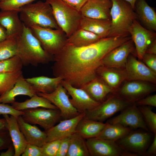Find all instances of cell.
Masks as SVG:
<instances>
[{"mask_svg":"<svg viewBox=\"0 0 156 156\" xmlns=\"http://www.w3.org/2000/svg\"><path fill=\"white\" fill-rule=\"evenodd\" d=\"M126 41L125 37L116 36L102 38L83 47L67 43L53 57V74L74 87L80 88L96 77L97 70L105 56Z\"/></svg>","mask_w":156,"mask_h":156,"instance_id":"obj_1","label":"cell"},{"mask_svg":"<svg viewBox=\"0 0 156 156\" xmlns=\"http://www.w3.org/2000/svg\"><path fill=\"white\" fill-rule=\"evenodd\" d=\"M17 55L23 65L37 66L47 63L53 57L43 48L40 42L30 29L24 25L21 35L17 39Z\"/></svg>","mask_w":156,"mask_h":156,"instance_id":"obj_2","label":"cell"},{"mask_svg":"<svg viewBox=\"0 0 156 156\" xmlns=\"http://www.w3.org/2000/svg\"><path fill=\"white\" fill-rule=\"evenodd\" d=\"M21 20L30 28L34 26L53 29H60L54 18L52 8L46 1L30 3L21 8Z\"/></svg>","mask_w":156,"mask_h":156,"instance_id":"obj_3","label":"cell"},{"mask_svg":"<svg viewBox=\"0 0 156 156\" xmlns=\"http://www.w3.org/2000/svg\"><path fill=\"white\" fill-rule=\"evenodd\" d=\"M111 1V25L108 37L130 36L131 26L138 18L135 10L129 3L125 0Z\"/></svg>","mask_w":156,"mask_h":156,"instance_id":"obj_4","label":"cell"},{"mask_svg":"<svg viewBox=\"0 0 156 156\" xmlns=\"http://www.w3.org/2000/svg\"><path fill=\"white\" fill-rule=\"evenodd\" d=\"M51 6L57 24L67 38L80 27L82 16L79 11L63 0H46Z\"/></svg>","mask_w":156,"mask_h":156,"instance_id":"obj_5","label":"cell"},{"mask_svg":"<svg viewBox=\"0 0 156 156\" xmlns=\"http://www.w3.org/2000/svg\"><path fill=\"white\" fill-rule=\"evenodd\" d=\"M44 50L53 57L67 44V37L61 29L34 26L29 28Z\"/></svg>","mask_w":156,"mask_h":156,"instance_id":"obj_6","label":"cell"},{"mask_svg":"<svg viewBox=\"0 0 156 156\" xmlns=\"http://www.w3.org/2000/svg\"><path fill=\"white\" fill-rule=\"evenodd\" d=\"M131 104L114 92L96 107L86 112L84 117L103 122Z\"/></svg>","mask_w":156,"mask_h":156,"instance_id":"obj_7","label":"cell"},{"mask_svg":"<svg viewBox=\"0 0 156 156\" xmlns=\"http://www.w3.org/2000/svg\"><path fill=\"white\" fill-rule=\"evenodd\" d=\"M152 134L144 130L133 131L116 142L124 150L135 156H145L152 140Z\"/></svg>","mask_w":156,"mask_h":156,"instance_id":"obj_8","label":"cell"},{"mask_svg":"<svg viewBox=\"0 0 156 156\" xmlns=\"http://www.w3.org/2000/svg\"><path fill=\"white\" fill-rule=\"evenodd\" d=\"M23 118L26 122L32 125H38L46 131L55 125L61 118L58 109L39 107L22 111Z\"/></svg>","mask_w":156,"mask_h":156,"instance_id":"obj_9","label":"cell"},{"mask_svg":"<svg viewBox=\"0 0 156 156\" xmlns=\"http://www.w3.org/2000/svg\"><path fill=\"white\" fill-rule=\"evenodd\" d=\"M86 143L90 156H135L116 141L96 137L86 139Z\"/></svg>","mask_w":156,"mask_h":156,"instance_id":"obj_10","label":"cell"},{"mask_svg":"<svg viewBox=\"0 0 156 156\" xmlns=\"http://www.w3.org/2000/svg\"><path fill=\"white\" fill-rule=\"evenodd\" d=\"M37 94L48 99L56 106L60 110L63 120L73 118L80 113L71 103L67 90L61 83L51 93L38 92Z\"/></svg>","mask_w":156,"mask_h":156,"instance_id":"obj_11","label":"cell"},{"mask_svg":"<svg viewBox=\"0 0 156 156\" xmlns=\"http://www.w3.org/2000/svg\"><path fill=\"white\" fill-rule=\"evenodd\" d=\"M107 122L118 124L132 130L139 129L149 131L138 106L134 103L121 111L117 116L109 119Z\"/></svg>","mask_w":156,"mask_h":156,"instance_id":"obj_12","label":"cell"},{"mask_svg":"<svg viewBox=\"0 0 156 156\" xmlns=\"http://www.w3.org/2000/svg\"><path fill=\"white\" fill-rule=\"evenodd\" d=\"M153 84L140 81H130L126 82L118 92H116L131 104L155 91Z\"/></svg>","mask_w":156,"mask_h":156,"instance_id":"obj_13","label":"cell"},{"mask_svg":"<svg viewBox=\"0 0 156 156\" xmlns=\"http://www.w3.org/2000/svg\"><path fill=\"white\" fill-rule=\"evenodd\" d=\"M131 54L128 57L125 68L127 80L140 81L155 84L156 73Z\"/></svg>","mask_w":156,"mask_h":156,"instance_id":"obj_14","label":"cell"},{"mask_svg":"<svg viewBox=\"0 0 156 156\" xmlns=\"http://www.w3.org/2000/svg\"><path fill=\"white\" fill-rule=\"evenodd\" d=\"M138 59L141 60L149 45L156 39V33L142 26L137 20L133 22L129 31Z\"/></svg>","mask_w":156,"mask_h":156,"instance_id":"obj_15","label":"cell"},{"mask_svg":"<svg viewBox=\"0 0 156 156\" xmlns=\"http://www.w3.org/2000/svg\"><path fill=\"white\" fill-rule=\"evenodd\" d=\"M135 50L134 43L131 39L107 53L102 60L101 66L125 68L129 55Z\"/></svg>","mask_w":156,"mask_h":156,"instance_id":"obj_16","label":"cell"},{"mask_svg":"<svg viewBox=\"0 0 156 156\" xmlns=\"http://www.w3.org/2000/svg\"><path fill=\"white\" fill-rule=\"evenodd\" d=\"M61 83L71 96V98L70 99L71 103L79 113H85L100 104L93 99L83 89L74 87L64 80Z\"/></svg>","mask_w":156,"mask_h":156,"instance_id":"obj_17","label":"cell"},{"mask_svg":"<svg viewBox=\"0 0 156 156\" xmlns=\"http://www.w3.org/2000/svg\"><path fill=\"white\" fill-rule=\"evenodd\" d=\"M85 115V113H80L73 118L60 120L58 124L45 131L47 134L46 142L62 139L73 135L75 132L79 122Z\"/></svg>","mask_w":156,"mask_h":156,"instance_id":"obj_18","label":"cell"},{"mask_svg":"<svg viewBox=\"0 0 156 156\" xmlns=\"http://www.w3.org/2000/svg\"><path fill=\"white\" fill-rule=\"evenodd\" d=\"M111 0H88L80 10L82 16L111 20Z\"/></svg>","mask_w":156,"mask_h":156,"instance_id":"obj_19","label":"cell"},{"mask_svg":"<svg viewBox=\"0 0 156 156\" xmlns=\"http://www.w3.org/2000/svg\"><path fill=\"white\" fill-rule=\"evenodd\" d=\"M20 10H1L0 23L6 30L7 38H18L22 33L24 24L19 16Z\"/></svg>","mask_w":156,"mask_h":156,"instance_id":"obj_20","label":"cell"},{"mask_svg":"<svg viewBox=\"0 0 156 156\" xmlns=\"http://www.w3.org/2000/svg\"><path fill=\"white\" fill-rule=\"evenodd\" d=\"M3 116L7 123L8 130L14 149V156H20L24 152L27 143L19 129L17 118L7 114Z\"/></svg>","mask_w":156,"mask_h":156,"instance_id":"obj_21","label":"cell"},{"mask_svg":"<svg viewBox=\"0 0 156 156\" xmlns=\"http://www.w3.org/2000/svg\"><path fill=\"white\" fill-rule=\"evenodd\" d=\"M19 129L27 143L42 147L46 142V132L41 130L35 125L25 121L21 116L17 118Z\"/></svg>","mask_w":156,"mask_h":156,"instance_id":"obj_22","label":"cell"},{"mask_svg":"<svg viewBox=\"0 0 156 156\" xmlns=\"http://www.w3.org/2000/svg\"><path fill=\"white\" fill-rule=\"evenodd\" d=\"M36 94L33 87L22 75L12 88L0 96V103L12 104L15 101V97L18 95H25L31 98Z\"/></svg>","mask_w":156,"mask_h":156,"instance_id":"obj_23","label":"cell"},{"mask_svg":"<svg viewBox=\"0 0 156 156\" xmlns=\"http://www.w3.org/2000/svg\"><path fill=\"white\" fill-rule=\"evenodd\" d=\"M81 88L94 100L101 103L109 94L115 92L101 78L97 76Z\"/></svg>","mask_w":156,"mask_h":156,"instance_id":"obj_24","label":"cell"},{"mask_svg":"<svg viewBox=\"0 0 156 156\" xmlns=\"http://www.w3.org/2000/svg\"><path fill=\"white\" fill-rule=\"evenodd\" d=\"M120 69L101 66L97 71V75H98L115 92L122 82L127 80L125 70Z\"/></svg>","mask_w":156,"mask_h":156,"instance_id":"obj_25","label":"cell"},{"mask_svg":"<svg viewBox=\"0 0 156 156\" xmlns=\"http://www.w3.org/2000/svg\"><path fill=\"white\" fill-rule=\"evenodd\" d=\"M134 10L137 18L146 28L156 31V13L153 8L150 6L145 0H137Z\"/></svg>","mask_w":156,"mask_h":156,"instance_id":"obj_26","label":"cell"},{"mask_svg":"<svg viewBox=\"0 0 156 156\" xmlns=\"http://www.w3.org/2000/svg\"><path fill=\"white\" fill-rule=\"evenodd\" d=\"M111 25V20L82 16L80 27L95 34L102 38L107 37Z\"/></svg>","mask_w":156,"mask_h":156,"instance_id":"obj_27","label":"cell"},{"mask_svg":"<svg viewBox=\"0 0 156 156\" xmlns=\"http://www.w3.org/2000/svg\"><path fill=\"white\" fill-rule=\"evenodd\" d=\"M106 123L83 118L79 122L75 132L86 140L97 137L103 129Z\"/></svg>","mask_w":156,"mask_h":156,"instance_id":"obj_28","label":"cell"},{"mask_svg":"<svg viewBox=\"0 0 156 156\" xmlns=\"http://www.w3.org/2000/svg\"><path fill=\"white\" fill-rule=\"evenodd\" d=\"M38 92L48 93L54 91L63 80L60 77L54 78L41 76L25 79Z\"/></svg>","mask_w":156,"mask_h":156,"instance_id":"obj_29","label":"cell"},{"mask_svg":"<svg viewBox=\"0 0 156 156\" xmlns=\"http://www.w3.org/2000/svg\"><path fill=\"white\" fill-rule=\"evenodd\" d=\"M102 38L98 35L79 27L67 38V43L77 47L88 46Z\"/></svg>","mask_w":156,"mask_h":156,"instance_id":"obj_30","label":"cell"},{"mask_svg":"<svg viewBox=\"0 0 156 156\" xmlns=\"http://www.w3.org/2000/svg\"><path fill=\"white\" fill-rule=\"evenodd\" d=\"M11 104L14 109L19 111L39 107L58 109L56 106L48 99L38 95L37 94L24 102H19L15 101Z\"/></svg>","mask_w":156,"mask_h":156,"instance_id":"obj_31","label":"cell"},{"mask_svg":"<svg viewBox=\"0 0 156 156\" xmlns=\"http://www.w3.org/2000/svg\"><path fill=\"white\" fill-rule=\"evenodd\" d=\"M106 123L105 127L96 137L116 141L132 130L118 124H110L107 122Z\"/></svg>","mask_w":156,"mask_h":156,"instance_id":"obj_32","label":"cell"},{"mask_svg":"<svg viewBox=\"0 0 156 156\" xmlns=\"http://www.w3.org/2000/svg\"><path fill=\"white\" fill-rule=\"evenodd\" d=\"M90 156L86 140L75 132L71 135L69 149L66 156Z\"/></svg>","mask_w":156,"mask_h":156,"instance_id":"obj_33","label":"cell"},{"mask_svg":"<svg viewBox=\"0 0 156 156\" xmlns=\"http://www.w3.org/2000/svg\"><path fill=\"white\" fill-rule=\"evenodd\" d=\"M23 75L22 70L0 73V96L12 88Z\"/></svg>","mask_w":156,"mask_h":156,"instance_id":"obj_34","label":"cell"},{"mask_svg":"<svg viewBox=\"0 0 156 156\" xmlns=\"http://www.w3.org/2000/svg\"><path fill=\"white\" fill-rule=\"evenodd\" d=\"M17 38H8L0 42V60L8 59L16 55Z\"/></svg>","mask_w":156,"mask_h":156,"instance_id":"obj_35","label":"cell"},{"mask_svg":"<svg viewBox=\"0 0 156 156\" xmlns=\"http://www.w3.org/2000/svg\"><path fill=\"white\" fill-rule=\"evenodd\" d=\"M23 65L16 55L8 59L0 60V73L12 72L21 70Z\"/></svg>","mask_w":156,"mask_h":156,"instance_id":"obj_36","label":"cell"},{"mask_svg":"<svg viewBox=\"0 0 156 156\" xmlns=\"http://www.w3.org/2000/svg\"><path fill=\"white\" fill-rule=\"evenodd\" d=\"M138 106L148 129L154 134H156V114L152 111L151 107Z\"/></svg>","mask_w":156,"mask_h":156,"instance_id":"obj_37","label":"cell"},{"mask_svg":"<svg viewBox=\"0 0 156 156\" xmlns=\"http://www.w3.org/2000/svg\"><path fill=\"white\" fill-rule=\"evenodd\" d=\"M36 0H2L0 1L1 10H16L20 11L22 7Z\"/></svg>","mask_w":156,"mask_h":156,"instance_id":"obj_38","label":"cell"},{"mask_svg":"<svg viewBox=\"0 0 156 156\" xmlns=\"http://www.w3.org/2000/svg\"><path fill=\"white\" fill-rule=\"evenodd\" d=\"M62 139L46 142L41 147L43 156H56Z\"/></svg>","mask_w":156,"mask_h":156,"instance_id":"obj_39","label":"cell"},{"mask_svg":"<svg viewBox=\"0 0 156 156\" xmlns=\"http://www.w3.org/2000/svg\"><path fill=\"white\" fill-rule=\"evenodd\" d=\"M23 112L14 109L13 106L7 103H0V115H10L17 118L22 116Z\"/></svg>","mask_w":156,"mask_h":156,"instance_id":"obj_40","label":"cell"},{"mask_svg":"<svg viewBox=\"0 0 156 156\" xmlns=\"http://www.w3.org/2000/svg\"><path fill=\"white\" fill-rule=\"evenodd\" d=\"M22 156H43L41 147L27 144Z\"/></svg>","mask_w":156,"mask_h":156,"instance_id":"obj_41","label":"cell"},{"mask_svg":"<svg viewBox=\"0 0 156 156\" xmlns=\"http://www.w3.org/2000/svg\"><path fill=\"white\" fill-rule=\"evenodd\" d=\"M12 144L8 130H0V152Z\"/></svg>","mask_w":156,"mask_h":156,"instance_id":"obj_42","label":"cell"},{"mask_svg":"<svg viewBox=\"0 0 156 156\" xmlns=\"http://www.w3.org/2000/svg\"><path fill=\"white\" fill-rule=\"evenodd\" d=\"M141 60L147 66L156 73V55L145 53Z\"/></svg>","mask_w":156,"mask_h":156,"instance_id":"obj_43","label":"cell"},{"mask_svg":"<svg viewBox=\"0 0 156 156\" xmlns=\"http://www.w3.org/2000/svg\"><path fill=\"white\" fill-rule=\"evenodd\" d=\"M134 103L137 106L156 107V94L147 95L136 101Z\"/></svg>","mask_w":156,"mask_h":156,"instance_id":"obj_44","label":"cell"},{"mask_svg":"<svg viewBox=\"0 0 156 156\" xmlns=\"http://www.w3.org/2000/svg\"><path fill=\"white\" fill-rule=\"evenodd\" d=\"M71 135L62 139L56 156H66L70 142Z\"/></svg>","mask_w":156,"mask_h":156,"instance_id":"obj_45","label":"cell"},{"mask_svg":"<svg viewBox=\"0 0 156 156\" xmlns=\"http://www.w3.org/2000/svg\"><path fill=\"white\" fill-rule=\"evenodd\" d=\"M66 3L80 11L84 4L88 0H63Z\"/></svg>","mask_w":156,"mask_h":156,"instance_id":"obj_46","label":"cell"},{"mask_svg":"<svg viewBox=\"0 0 156 156\" xmlns=\"http://www.w3.org/2000/svg\"><path fill=\"white\" fill-rule=\"evenodd\" d=\"M156 155V133L154 134L153 142L149 146L145 156H155Z\"/></svg>","mask_w":156,"mask_h":156,"instance_id":"obj_47","label":"cell"},{"mask_svg":"<svg viewBox=\"0 0 156 156\" xmlns=\"http://www.w3.org/2000/svg\"><path fill=\"white\" fill-rule=\"evenodd\" d=\"M145 53L156 55V39L149 45Z\"/></svg>","mask_w":156,"mask_h":156,"instance_id":"obj_48","label":"cell"},{"mask_svg":"<svg viewBox=\"0 0 156 156\" xmlns=\"http://www.w3.org/2000/svg\"><path fill=\"white\" fill-rule=\"evenodd\" d=\"M15 150L12 145H11L5 151L0 153V156H14Z\"/></svg>","mask_w":156,"mask_h":156,"instance_id":"obj_49","label":"cell"},{"mask_svg":"<svg viewBox=\"0 0 156 156\" xmlns=\"http://www.w3.org/2000/svg\"><path fill=\"white\" fill-rule=\"evenodd\" d=\"M7 38L6 30L0 23V42L5 40Z\"/></svg>","mask_w":156,"mask_h":156,"instance_id":"obj_50","label":"cell"},{"mask_svg":"<svg viewBox=\"0 0 156 156\" xmlns=\"http://www.w3.org/2000/svg\"><path fill=\"white\" fill-rule=\"evenodd\" d=\"M0 130H8L7 123L4 118H0Z\"/></svg>","mask_w":156,"mask_h":156,"instance_id":"obj_51","label":"cell"},{"mask_svg":"<svg viewBox=\"0 0 156 156\" xmlns=\"http://www.w3.org/2000/svg\"><path fill=\"white\" fill-rule=\"evenodd\" d=\"M129 3L131 5L133 8L134 10V6L135 2L137 0H125Z\"/></svg>","mask_w":156,"mask_h":156,"instance_id":"obj_52","label":"cell"},{"mask_svg":"<svg viewBox=\"0 0 156 156\" xmlns=\"http://www.w3.org/2000/svg\"><path fill=\"white\" fill-rule=\"evenodd\" d=\"M1 0H0V1H1Z\"/></svg>","mask_w":156,"mask_h":156,"instance_id":"obj_53","label":"cell"}]
</instances>
